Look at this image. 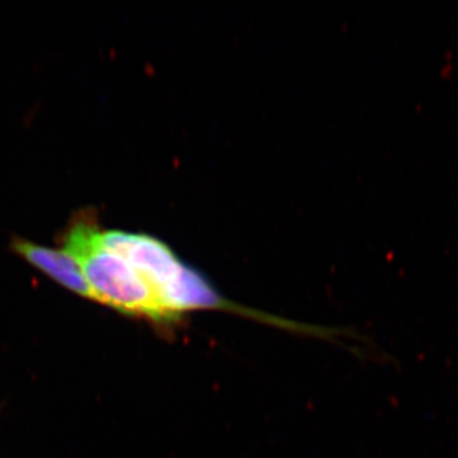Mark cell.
Wrapping results in <instances>:
<instances>
[{
    "label": "cell",
    "mask_w": 458,
    "mask_h": 458,
    "mask_svg": "<svg viewBox=\"0 0 458 458\" xmlns=\"http://www.w3.org/2000/svg\"><path fill=\"white\" fill-rule=\"evenodd\" d=\"M64 251L80 265L95 302L123 315L172 325L190 312L221 310L245 315L203 276L148 234L99 231L96 223H74Z\"/></svg>",
    "instance_id": "cell-1"
},
{
    "label": "cell",
    "mask_w": 458,
    "mask_h": 458,
    "mask_svg": "<svg viewBox=\"0 0 458 458\" xmlns=\"http://www.w3.org/2000/svg\"><path fill=\"white\" fill-rule=\"evenodd\" d=\"M12 245L18 255L55 280L57 284L64 286L81 297L93 301L92 292L84 279L80 265L71 255L66 254L64 250L49 249L25 240H16Z\"/></svg>",
    "instance_id": "cell-2"
}]
</instances>
